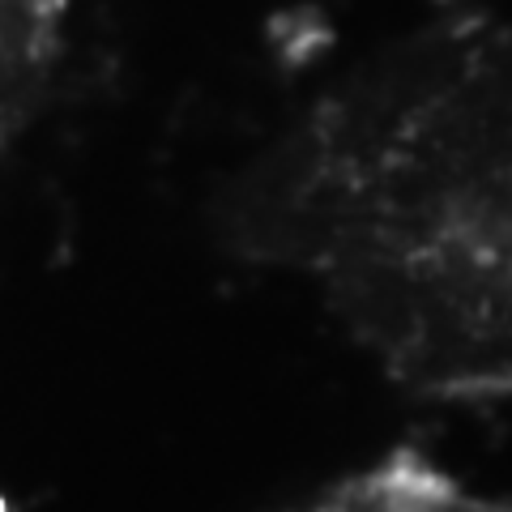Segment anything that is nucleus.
<instances>
[{
	"instance_id": "f257e3e1",
	"label": "nucleus",
	"mask_w": 512,
	"mask_h": 512,
	"mask_svg": "<svg viewBox=\"0 0 512 512\" xmlns=\"http://www.w3.org/2000/svg\"><path fill=\"white\" fill-rule=\"evenodd\" d=\"M231 222L402 389L512 402V35L431 43L320 99Z\"/></svg>"
},
{
	"instance_id": "f03ea898",
	"label": "nucleus",
	"mask_w": 512,
	"mask_h": 512,
	"mask_svg": "<svg viewBox=\"0 0 512 512\" xmlns=\"http://www.w3.org/2000/svg\"><path fill=\"white\" fill-rule=\"evenodd\" d=\"M299 512H512V504L461 487L414 448H397L376 466L333 483Z\"/></svg>"
},
{
	"instance_id": "7ed1b4c3",
	"label": "nucleus",
	"mask_w": 512,
	"mask_h": 512,
	"mask_svg": "<svg viewBox=\"0 0 512 512\" xmlns=\"http://www.w3.org/2000/svg\"><path fill=\"white\" fill-rule=\"evenodd\" d=\"M52 0H0V150L26 116L47 56Z\"/></svg>"
}]
</instances>
